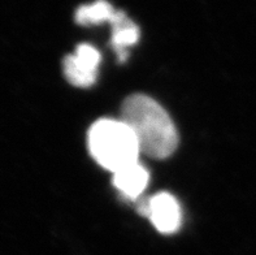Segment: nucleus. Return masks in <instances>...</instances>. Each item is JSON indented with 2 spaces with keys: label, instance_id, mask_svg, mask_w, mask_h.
I'll return each mask as SVG.
<instances>
[{
  "label": "nucleus",
  "instance_id": "obj_1",
  "mask_svg": "<svg viewBox=\"0 0 256 255\" xmlns=\"http://www.w3.org/2000/svg\"><path fill=\"white\" fill-rule=\"evenodd\" d=\"M121 120L134 133L140 154L166 159L178 146V134L166 111L152 98L134 94L124 100Z\"/></svg>",
  "mask_w": 256,
  "mask_h": 255
},
{
  "label": "nucleus",
  "instance_id": "obj_2",
  "mask_svg": "<svg viewBox=\"0 0 256 255\" xmlns=\"http://www.w3.org/2000/svg\"><path fill=\"white\" fill-rule=\"evenodd\" d=\"M88 145L95 162L114 173L136 163L140 155L134 133L122 120H98L88 130Z\"/></svg>",
  "mask_w": 256,
  "mask_h": 255
},
{
  "label": "nucleus",
  "instance_id": "obj_3",
  "mask_svg": "<svg viewBox=\"0 0 256 255\" xmlns=\"http://www.w3.org/2000/svg\"><path fill=\"white\" fill-rule=\"evenodd\" d=\"M102 56L91 45L82 43L76 49L74 55H69L62 62L64 75L77 87H90L95 84L98 77V68Z\"/></svg>",
  "mask_w": 256,
  "mask_h": 255
},
{
  "label": "nucleus",
  "instance_id": "obj_4",
  "mask_svg": "<svg viewBox=\"0 0 256 255\" xmlns=\"http://www.w3.org/2000/svg\"><path fill=\"white\" fill-rule=\"evenodd\" d=\"M148 217L160 233L172 234L181 226V207L172 194L162 191L150 198Z\"/></svg>",
  "mask_w": 256,
  "mask_h": 255
},
{
  "label": "nucleus",
  "instance_id": "obj_5",
  "mask_svg": "<svg viewBox=\"0 0 256 255\" xmlns=\"http://www.w3.org/2000/svg\"><path fill=\"white\" fill-rule=\"evenodd\" d=\"M148 171L140 162L116 172L114 177V186L129 199H138L148 185Z\"/></svg>",
  "mask_w": 256,
  "mask_h": 255
},
{
  "label": "nucleus",
  "instance_id": "obj_6",
  "mask_svg": "<svg viewBox=\"0 0 256 255\" xmlns=\"http://www.w3.org/2000/svg\"><path fill=\"white\" fill-rule=\"evenodd\" d=\"M125 17V12L114 11L107 0H96L92 4L81 6L76 11V23L82 26L102 25L104 23L114 26Z\"/></svg>",
  "mask_w": 256,
  "mask_h": 255
},
{
  "label": "nucleus",
  "instance_id": "obj_7",
  "mask_svg": "<svg viewBox=\"0 0 256 255\" xmlns=\"http://www.w3.org/2000/svg\"><path fill=\"white\" fill-rule=\"evenodd\" d=\"M140 39V28L128 17L112 26L110 46L117 55V60L124 63L128 58V47L136 45Z\"/></svg>",
  "mask_w": 256,
  "mask_h": 255
}]
</instances>
